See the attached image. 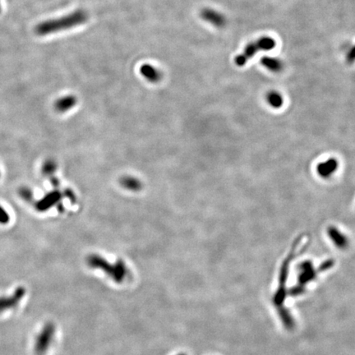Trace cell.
Instances as JSON below:
<instances>
[{"instance_id": "5", "label": "cell", "mask_w": 355, "mask_h": 355, "mask_svg": "<svg viewBox=\"0 0 355 355\" xmlns=\"http://www.w3.org/2000/svg\"><path fill=\"white\" fill-rule=\"evenodd\" d=\"M55 334V325L52 322H48L36 336L35 342V352L37 355H43L46 353L52 344Z\"/></svg>"}, {"instance_id": "3", "label": "cell", "mask_w": 355, "mask_h": 355, "mask_svg": "<svg viewBox=\"0 0 355 355\" xmlns=\"http://www.w3.org/2000/svg\"><path fill=\"white\" fill-rule=\"evenodd\" d=\"M302 237H299L297 240H295L291 250H290V253L288 254V256L284 260L282 266H281L279 275V286H278L277 291L275 292V295H274V303L278 308V310L285 309L283 303L286 297V286L288 275H289V271H290V264H291V262L294 259V257L298 253V247H299L300 243H302Z\"/></svg>"}, {"instance_id": "14", "label": "cell", "mask_w": 355, "mask_h": 355, "mask_svg": "<svg viewBox=\"0 0 355 355\" xmlns=\"http://www.w3.org/2000/svg\"><path fill=\"white\" fill-rule=\"evenodd\" d=\"M266 99L269 106L274 109H280L283 106L284 98L280 92L270 91L266 94Z\"/></svg>"}, {"instance_id": "16", "label": "cell", "mask_w": 355, "mask_h": 355, "mask_svg": "<svg viewBox=\"0 0 355 355\" xmlns=\"http://www.w3.org/2000/svg\"><path fill=\"white\" fill-rule=\"evenodd\" d=\"M56 164L53 161H47L43 165L42 172L44 175L49 176L53 174L56 170Z\"/></svg>"}, {"instance_id": "19", "label": "cell", "mask_w": 355, "mask_h": 355, "mask_svg": "<svg viewBox=\"0 0 355 355\" xmlns=\"http://www.w3.org/2000/svg\"><path fill=\"white\" fill-rule=\"evenodd\" d=\"M346 61L349 64H353L355 62V44L351 47L346 54Z\"/></svg>"}, {"instance_id": "7", "label": "cell", "mask_w": 355, "mask_h": 355, "mask_svg": "<svg viewBox=\"0 0 355 355\" xmlns=\"http://www.w3.org/2000/svg\"><path fill=\"white\" fill-rule=\"evenodd\" d=\"M201 17L208 23L212 24L217 28L225 27L227 23L226 17L220 12L212 9H204L201 11Z\"/></svg>"}, {"instance_id": "12", "label": "cell", "mask_w": 355, "mask_h": 355, "mask_svg": "<svg viewBox=\"0 0 355 355\" xmlns=\"http://www.w3.org/2000/svg\"><path fill=\"white\" fill-rule=\"evenodd\" d=\"M262 64L266 69L272 72H280L283 70L284 64L281 59L271 56H263L260 60Z\"/></svg>"}, {"instance_id": "8", "label": "cell", "mask_w": 355, "mask_h": 355, "mask_svg": "<svg viewBox=\"0 0 355 355\" xmlns=\"http://www.w3.org/2000/svg\"><path fill=\"white\" fill-rule=\"evenodd\" d=\"M339 167V162L336 159L330 158L317 165V171L320 177L328 179L336 173Z\"/></svg>"}, {"instance_id": "2", "label": "cell", "mask_w": 355, "mask_h": 355, "mask_svg": "<svg viewBox=\"0 0 355 355\" xmlns=\"http://www.w3.org/2000/svg\"><path fill=\"white\" fill-rule=\"evenodd\" d=\"M334 265L332 260H328L324 262L318 268L316 269L313 266V262L310 261H305L299 265L298 267V285L290 290V294L294 297L303 294L305 291V286L317 278V275L322 271H327L332 268Z\"/></svg>"}, {"instance_id": "6", "label": "cell", "mask_w": 355, "mask_h": 355, "mask_svg": "<svg viewBox=\"0 0 355 355\" xmlns=\"http://www.w3.org/2000/svg\"><path fill=\"white\" fill-rule=\"evenodd\" d=\"M26 293L27 290L25 287L18 286L11 295L0 296V313L15 309L24 298Z\"/></svg>"}, {"instance_id": "11", "label": "cell", "mask_w": 355, "mask_h": 355, "mask_svg": "<svg viewBox=\"0 0 355 355\" xmlns=\"http://www.w3.org/2000/svg\"><path fill=\"white\" fill-rule=\"evenodd\" d=\"M139 71L144 79H146L150 83H158L162 79V73L161 71L151 64H142Z\"/></svg>"}, {"instance_id": "20", "label": "cell", "mask_w": 355, "mask_h": 355, "mask_svg": "<svg viewBox=\"0 0 355 355\" xmlns=\"http://www.w3.org/2000/svg\"><path fill=\"white\" fill-rule=\"evenodd\" d=\"M1 10H2V8H1V3H0V13H1Z\"/></svg>"}, {"instance_id": "10", "label": "cell", "mask_w": 355, "mask_h": 355, "mask_svg": "<svg viewBox=\"0 0 355 355\" xmlns=\"http://www.w3.org/2000/svg\"><path fill=\"white\" fill-rule=\"evenodd\" d=\"M327 235L335 245L340 249H345L349 246V239L337 227H328Z\"/></svg>"}, {"instance_id": "9", "label": "cell", "mask_w": 355, "mask_h": 355, "mask_svg": "<svg viewBox=\"0 0 355 355\" xmlns=\"http://www.w3.org/2000/svg\"><path fill=\"white\" fill-rule=\"evenodd\" d=\"M61 197V193L58 191L49 192L42 199H40V201L36 202V209L38 210L39 212H45L55 204H57Z\"/></svg>"}, {"instance_id": "18", "label": "cell", "mask_w": 355, "mask_h": 355, "mask_svg": "<svg viewBox=\"0 0 355 355\" xmlns=\"http://www.w3.org/2000/svg\"><path fill=\"white\" fill-rule=\"evenodd\" d=\"M10 221V216L6 210L0 206V224H7Z\"/></svg>"}, {"instance_id": "17", "label": "cell", "mask_w": 355, "mask_h": 355, "mask_svg": "<svg viewBox=\"0 0 355 355\" xmlns=\"http://www.w3.org/2000/svg\"><path fill=\"white\" fill-rule=\"evenodd\" d=\"M19 194L21 198L25 200L26 201H31L33 199V192L27 187H23L20 189Z\"/></svg>"}, {"instance_id": "1", "label": "cell", "mask_w": 355, "mask_h": 355, "mask_svg": "<svg viewBox=\"0 0 355 355\" xmlns=\"http://www.w3.org/2000/svg\"><path fill=\"white\" fill-rule=\"evenodd\" d=\"M87 20L88 14L85 11L77 10L67 16L41 22L36 26L35 31L39 36H47L82 25L87 22Z\"/></svg>"}, {"instance_id": "15", "label": "cell", "mask_w": 355, "mask_h": 355, "mask_svg": "<svg viewBox=\"0 0 355 355\" xmlns=\"http://www.w3.org/2000/svg\"><path fill=\"white\" fill-rule=\"evenodd\" d=\"M122 184L125 188L131 189V190H138L141 188V184H140L139 181L135 179H133V178H125L122 180Z\"/></svg>"}, {"instance_id": "4", "label": "cell", "mask_w": 355, "mask_h": 355, "mask_svg": "<svg viewBox=\"0 0 355 355\" xmlns=\"http://www.w3.org/2000/svg\"><path fill=\"white\" fill-rule=\"evenodd\" d=\"M275 46L276 42L275 39L267 36H262L258 40L248 43L243 52L237 55L235 59V64L239 67H243L259 51L272 50L273 49H275Z\"/></svg>"}, {"instance_id": "13", "label": "cell", "mask_w": 355, "mask_h": 355, "mask_svg": "<svg viewBox=\"0 0 355 355\" xmlns=\"http://www.w3.org/2000/svg\"><path fill=\"white\" fill-rule=\"evenodd\" d=\"M76 104L77 98L74 95H66L55 102V108L58 112L64 113L74 107Z\"/></svg>"}]
</instances>
